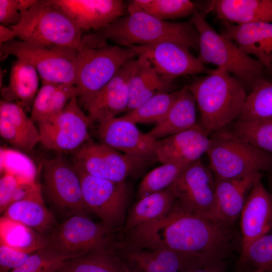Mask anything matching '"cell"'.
<instances>
[{
	"label": "cell",
	"mask_w": 272,
	"mask_h": 272,
	"mask_svg": "<svg viewBox=\"0 0 272 272\" xmlns=\"http://www.w3.org/2000/svg\"><path fill=\"white\" fill-rule=\"evenodd\" d=\"M191 20L199 36L197 57L203 64H214L217 69L234 74L245 87L251 89L257 80L263 78L264 65L234 42L217 33L197 10Z\"/></svg>",
	"instance_id": "obj_6"
},
{
	"label": "cell",
	"mask_w": 272,
	"mask_h": 272,
	"mask_svg": "<svg viewBox=\"0 0 272 272\" xmlns=\"http://www.w3.org/2000/svg\"><path fill=\"white\" fill-rule=\"evenodd\" d=\"M221 34L247 54L255 56L267 71L272 65V23L236 25L222 22Z\"/></svg>",
	"instance_id": "obj_22"
},
{
	"label": "cell",
	"mask_w": 272,
	"mask_h": 272,
	"mask_svg": "<svg viewBox=\"0 0 272 272\" xmlns=\"http://www.w3.org/2000/svg\"><path fill=\"white\" fill-rule=\"evenodd\" d=\"M97 39L129 47L169 41L198 50L199 36L191 20L182 23L159 20L142 11L128 13L97 31Z\"/></svg>",
	"instance_id": "obj_3"
},
{
	"label": "cell",
	"mask_w": 272,
	"mask_h": 272,
	"mask_svg": "<svg viewBox=\"0 0 272 272\" xmlns=\"http://www.w3.org/2000/svg\"><path fill=\"white\" fill-rule=\"evenodd\" d=\"M91 123L79 107L78 98L74 97L56 116L37 123L40 143L48 150L74 152L91 140Z\"/></svg>",
	"instance_id": "obj_11"
},
{
	"label": "cell",
	"mask_w": 272,
	"mask_h": 272,
	"mask_svg": "<svg viewBox=\"0 0 272 272\" xmlns=\"http://www.w3.org/2000/svg\"><path fill=\"white\" fill-rule=\"evenodd\" d=\"M45 190L58 207L74 214L89 212L83 196L81 179L75 165L58 155L43 162Z\"/></svg>",
	"instance_id": "obj_14"
},
{
	"label": "cell",
	"mask_w": 272,
	"mask_h": 272,
	"mask_svg": "<svg viewBox=\"0 0 272 272\" xmlns=\"http://www.w3.org/2000/svg\"><path fill=\"white\" fill-rule=\"evenodd\" d=\"M128 232L133 243L208 261H222L232 239L230 225L190 211L177 200L166 214Z\"/></svg>",
	"instance_id": "obj_1"
},
{
	"label": "cell",
	"mask_w": 272,
	"mask_h": 272,
	"mask_svg": "<svg viewBox=\"0 0 272 272\" xmlns=\"http://www.w3.org/2000/svg\"><path fill=\"white\" fill-rule=\"evenodd\" d=\"M169 188L186 209L213 219L215 177L200 159L188 166Z\"/></svg>",
	"instance_id": "obj_16"
},
{
	"label": "cell",
	"mask_w": 272,
	"mask_h": 272,
	"mask_svg": "<svg viewBox=\"0 0 272 272\" xmlns=\"http://www.w3.org/2000/svg\"><path fill=\"white\" fill-rule=\"evenodd\" d=\"M191 164L167 163L151 171L139 185V199L150 193L169 188Z\"/></svg>",
	"instance_id": "obj_37"
},
{
	"label": "cell",
	"mask_w": 272,
	"mask_h": 272,
	"mask_svg": "<svg viewBox=\"0 0 272 272\" xmlns=\"http://www.w3.org/2000/svg\"><path fill=\"white\" fill-rule=\"evenodd\" d=\"M172 87L173 81L159 75L144 56H138L136 67L129 82V100L126 112L156 94L169 92Z\"/></svg>",
	"instance_id": "obj_28"
},
{
	"label": "cell",
	"mask_w": 272,
	"mask_h": 272,
	"mask_svg": "<svg viewBox=\"0 0 272 272\" xmlns=\"http://www.w3.org/2000/svg\"><path fill=\"white\" fill-rule=\"evenodd\" d=\"M176 200L169 188L139 198L130 207L127 213L125 230L128 232L141 225L162 217L172 209Z\"/></svg>",
	"instance_id": "obj_31"
},
{
	"label": "cell",
	"mask_w": 272,
	"mask_h": 272,
	"mask_svg": "<svg viewBox=\"0 0 272 272\" xmlns=\"http://www.w3.org/2000/svg\"><path fill=\"white\" fill-rule=\"evenodd\" d=\"M21 181L15 176L3 173L0 179V211L4 213L12 203L15 192Z\"/></svg>",
	"instance_id": "obj_43"
},
{
	"label": "cell",
	"mask_w": 272,
	"mask_h": 272,
	"mask_svg": "<svg viewBox=\"0 0 272 272\" xmlns=\"http://www.w3.org/2000/svg\"><path fill=\"white\" fill-rule=\"evenodd\" d=\"M66 260L47 246L31 254L23 263L10 272H54Z\"/></svg>",
	"instance_id": "obj_41"
},
{
	"label": "cell",
	"mask_w": 272,
	"mask_h": 272,
	"mask_svg": "<svg viewBox=\"0 0 272 272\" xmlns=\"http://www.w3.org/2000/svg\"><path fill=\"white\" fill-rule=\"evenodd\" d=\"M252 272H262V271L258 270H253Z\"/></svg>",
	"instance_id": "obj_50"
},
{
	"label": "cell",
	"mask_w": 272,
	"mask_h": 272,
	"mask_svg": "<svg viewBox=\"0 0 272 272\" xmlns=\"http://www.w3.org/2000/svg\"><path fill=\"white\" fill-rule=\"evenodd\" d=\"M241 260L254 270L272 272V233L252 242L241 254Z\"/></svg>",
	"instance_id": "obj_40"
},
{
	"label": "cell",
	"mask_w": 272,
	"mask_h": 272,
	"mask_svg": "<svg viewBox=\"0 0 272 272\" xmlns=\"http://www.w3.org/2000/svg\"><path fill=\"white\" fill-rule=\"evenodd\" d=\"M262 176L254 172L233 179H215L213 219L231 225L240 216L247 195L255 180Z\"/></svg>",
	"instance_id": "obj_23"
},
{
	"label": "cell",
	"mask_w": 272,
	"mask_h": 272,
	"mask_svg": "<svg viewBox=\"0 0 272 272\" xmlns=\"http://www.w3.org/2000/svg\"><path fill=\"white\" fill-rule=\"evenodd\" d=\"M36 1L37 0H16L17 8L21 15L26 12Z\"/></svg>",
	"instance_id": "obj_47"
},
{
	"label": "cell",
	"mask_w": 272,
	"mask_h": 272,
	"mask_svg": "<svg viewBox=\"0 0 272 272\" xmlns=\"http://www.w3.org/2000/svg\"><path fill=\"white\" fill-rule=\"evenodd\" d=\"M268 182L270 187V190L272 191V171L268 173Z\"/></svg>",
	"instance_id": "obj_48"
},
{
	"label": "cell",
	"mask_w": 272,
	"mask_h": 272,
	"mask_svg": "<svg viewBox=\"0 0 272 272\" xmlns=\"http://www.w3.org/2000/svg\"><path fill=\"white\" fill-rule=\"evenodd\" d=\"M207 10L222 22L233 24L272 23V0H212Z\"/></svg>",
	"instance_id": "obj_25"
},
{
	"label": "cell",
	"mask_w": 272,
	"mask_h": 272,
	"mask_svg": "<svg viewBox=\"0 0 272 272\" xmlns=\"http://www.w3.org/2000/svg\"><path fill=\"white\" fill-rule=\"evenodd\" d=\"M113 248L128 272H185L207 261L167 248L127 241H115Z\"/></svg>",
	"instance_id": "obj_13"
},
{
	"label": "cell",
	"mask_w": 272,
	"mask_h": 272,
	"mask_svg": "<svg viewBox=\"0 0 272 272\" xmlns=\"http://www.w3.org/2000/svg\"><path fill=\"white\" fill-rule=\"evenodd\" d=\"M1 171L15 176L22 182L35 181L34 164L26 155L16 150L1 149Z\"/></svg>",
	"instance_id": "obj_39"
},
{
	"label": "cell",
	"mask_w": 272,
	"mask_h": 272,
	"mask_svg": "<svg viewBox=\"0 0 272 272\" xmlns=\"http://www.w3.org/2000/svg\"><path fill=\"white\" fill-rule=\"evenodd\" d=\"M178 94V91L156 94L121 117L135 124L150 123L156 124L165 117Z\"/></svg>",
	"instance_id": "obj_36"
},
{
	"label": "cell",
	"mask_w": 272,
	"mask_h": 272,
	"mask_svg": "<svg viewBox=\"0 0 272 272\" xmlns=\"http://www.w3.org/2000/svg\"><path fill=\"white\" fill-rule=\"evenodd\" d=\"M81 91L75 85L42 82L34 101L30 117L35 123L49 120L60 113Z\"/></svg>",
	"instance_id": "obj_29"
},
{
	"label": "cell",
	"mask_w": 272,
	"mask_h": 272,
	"mask_svg": "<svg viewBox=\"0 0 272 272\" xmlns=\"http://www.w3.org/2000/svg\"><path fill=\"white\" fill-rule=\"evenodd\" d=\"M75 165L86 173L115 182L136 175L148 163L90 140L74 152Z\"/></svg>",
	"instance_id": "obj_12"
},
{
	"label": "cell",
	"mask_w": 272,
	"mask_h": 272,
	"mask_svg": "<svg viewBox=\"0 0 272 272\" xmlns=\"http://www.w3.org/2000/svg\"><path fill=\"white\" fill-rule=\"evenodd\" d=\"M196 104L188 86L178 95L165 117L148 133L155 140L188 129L197 124Z\"/></svg>",
	"instance_id": "obj_26"
},
{
	"label": "cell",
	"mask_w": 272,
	"mask_h": 272,
	"mask_svg": "<svg viewBox=\"0 0 272 272\" xmlns=\"http://www.w3.org/2000/svg\"><path fill=\"white\" fill-rule=\"evenodd\" d=\"M196 10L189 0H133L127 6L128 13L142 11L162 21L187 17Z\"/></svg>",
	"instance_id": "obj_34"
},
{
	"label": "cell",
	"mask_w": 272,
	"mask_h": 272,
	"mask_svg": "<svg viewBox=\"0 0 272 272\" xmlns=\"http://www.w3.org/2000/svg\"><path fill=\"white\" fill-rule=\"evenodd\" d=\"M31 254L1 244L0 272L12 271L23 263Z\"/></svg>",
	"instance_id": "obj_42"
},
{
	"label": "cell",
	"mask_w": 272,
	"mask_h": 272,
	"mask_svg": "<svg viewBox=\"0 0 272 272\" xmlns=\"http://www.w3.org/2000/svg\"><path fill=\"white\" fill-rule=\"evenodd\" d=\"M82 30H99L123 16L120 0H51Z\"/></svg>",
	"instance_id": "obj_21"
},
{
	"label": "cell",
	"mask_w": 272,
	"mask_h": 272,
	"mask_svg": "<svg viewBox=\"0 0 272 272\" xmlns=\"http://www.w3.org/2000/svg\"><path fill=\"white\" fill-rule=\"evenodd\" d=\"M75 166L80 177L83 196L89 212L113 229L124 221L129 198L125 181L115 182L91 175Z\"/></svg>",
	"instance_id": "obj_10"
},
{
	"label": "cell",
	"mask_w": 272,
	"mask_h": 272,
	"mask_svg": "<svg viewBox=\"0 0 272 272\" xmlns=\"http://www.w3.org/2000/svg\"><path fill=\"white\" fill-rule=\"evenodd\" d=\"M3 216L45 235L57 224L53 214L44 205L41 189L29 197L11 204Z\"/></svg>",
	"instance_id": "obj_30"
},
{
	"label": "cell",
	"mask_w": 272,
	"mask_h": 272,
	"mask_svg": "<svg viewBox=\"0 0 272 272\" xmlns=\"http://www.w3.org/2000/svg\"><path fill=\"white\" fill-rule=\"evenodd\" d=\"M16 37V32L10 26L0 25V45L14 40Z\"/></svg>",
	"instance_id": "obj_46"
},
{
	"label": "cell",
	"mask_w": 272,
	"mask_h": 272,
	"mask_svg": "<svg viewBox=\"0 0 272 272\" xmlns=\"http://www.w3.org/2000/svg\"><path fill=\"white\" fill-rule=\"evenodd\" d=\"M185 272H222L221 261L204 262L195 266Z\"/></svg>",
	"instance_id": "obj_45"
},
{
	"label": "cell",
	"mask_w": 272,
	"mask_h": 272,
	"mask_svg": "<svg viewBox=\"0 0 272 272\" xmlns=\"http://www.w3.org/2000/svg\"><path fill=\"white\" fill-rule=\"evenodd\" d=\"M261 179L255 180L240 214L241 253L254 241L272 233V191Z\"/></svg>",
	"instance_id": "obj_19"
},
{
	"label": "cell",
	"mask_w": 272,
	"mask_h": 272,
	"mask_svg": "<svg viewBox=\"0 0 272 272\" xmlns=\"http://www.w3.org/2000/svg\"><path fill=\"white\" fill-rule=\"evenodd\" d=\"M10 27L27 42L77 49L83 44L82 30L51 0H37L20 22Z\"/></svg>",
	"instance_id": "obj_5"
},
{
	"label": "cell",
	"mask_w": 272,
	"mask_h": 272,
	"mask_svg": "<svg viewBox=\"0 0 272 272\" xmlns=\"http://www.w3.org/2000/svg\"><path fill=\"white\" fill-rule=\"evenodd\" d=\"M206 153L215 179L237 178L254 172L272 171V154L225 129L210 134Z\"/></svg>",
	"instance_id": "obj_4"
},
{
	"label": "cell",
	"mask_w": 272,
	"mask_h": 272,
	"mask_svg": "<svg viewBox=\"0 0 272 272\" xmlns=\"http://www.w3.org/2000/svg\"><path fill=\"white\" fill-rule=\"evenodd\" d=\"M210 134L200 123L192 127L157 141L156 157L162 164H191L206 153Z\"/></svg>",
	"instance_id": "obj_20"
},
{
	"label": "cell",
	"mask_w": 272,
	"mask_h": 272,
	"mask_svg": "<svg viewBox=\"0 0 272 272\" xmlns=\"http://www.w3.org/2000/svg\"><path fill=\"white\" fill-rule=\"evenodd\" d=\"M138 56L131 47L111 45L106 41L83 43L75 62V85L80 101L99 91L129 60Z\"/></svg>",
	"instance_id": "obj_7"
},
{
	"label": "cell",
	"mask_w": 272,
	"mask_h": 272,
	"mask_svg": "<svg viewBox=\"0 0 272 272\" xmlns=\"http://www.w3.org/2000/svg\"><path fill=\"white\" fill-rule=\"evenodd\" d=\"M188 86L200 113V123L210 134L239 119L247 95L237 78L217 69Z\"/></svg>",
	"instance_id": "obj_2"
},
{
	"label": "cell",
	"mask_w": 272,
	"mask_h": 272,
	"mask_svg": "<svg viewBox=\"0 0 272 272\" xmlns=\"http://www.w3.org/2000/svg\"><path fill=\"white\" fill-rule=\"evenodd\" d=\"M0 241L1 244L28 254L48 246L47 236L3 216L0 220Z\"/></svg>",
	"instance_id": "obj_33"
},
{
	"label": "cell",
	"mask_w": 272,
	"mask_h": 272,
	"mask_svg": "<svg viewBox=\"0 0 272 272\" xmlns=\"http://www.w3.org/2000/svg\"><path fill=\"white\" fill-rule=\"evenodd\" d=\"M129 47L137 56H144L159 75L171 81L182 76L210 74L214 70L206 67L190 52L189 48L175 42L165 41Z\"/></svg>",
	"instance_id": "obj_15"
},
{
	"label": "cell",
	"mask_w": 272,
	"mask_h": 272,
	"mask_svg": "<svg viewBox=\"0 0 272 272\" xmlns=\"http://www.w3.org/2000/svg\"><path fill=\"white\" fill-rule=\"evenodd\" d=\"M272 118V82L262 78L257 80L246 99L237 121L247 122Z\"/></svg>",
	"instance_id": "obj_35"
},
{
	"label": "cell",
	"mask_w": 272,
	"mask_h": 272,
	"mask_svg": "<svg viewBox=\"0 0 272 272\" xmlns=\"http://www.w3.org/2000/svg\"><path fill=\"white\" fill-rule=\"evenodd\" d=\"M136 65L137 58L129 60L99 91L80 101L92 123H100L126 112L129 100V82Z\"/></svg>",
	"instance_id": "obj_17"
},
{
	"label": "cell",
	"mask_w": 272,
	"mask_h": 272,
	"mask_svg": "<svg viewBox=\"0 0 272 272\" xmlns=\"http://www.w3.org/2000/svg\"><path fill=\"white\" fill-rule=\"evenodd\" d=\"M112 245L66 260L54 272H128Z\"/></svg>",
	"instance_id": "obj_32"
},
{
	"label": "cell",
	"mask_w": 272,
	"mask_h": 272,
	"mask_svg": "<svg viewBox=\"0 0 272 272\" xmlns=\"http://www.w3.org/2000/svg\"><path fill=\"white\" fill-rule=\"evenodd\" d=\"M256 148L272 154V118L234 122L232 130Z\"/></svg>",
	"instance_id": "obj_38"
},
{
	"label": "cell",
	"mask_w": 272,
	"mask_h": 272,
	"mask_svg": "<svg viewBox=\"0 0 272 272\" xmlns=\"http://www.w3.org/2000/svg\"><path fill=\"white\" fill-rule=\"evenodd\" d=\"M22 15L17 8L16 0H0V24L13 26L21 21Z\"/></svg>",
	"instance_id": "obj_44"
},
{
	"label": "cell",
	"mask_w": 272,
	"mask_h": 272,
	"mask_svg": "<svg viewBox=\"0 0 272 272\" xmlns=\"http://www.w3.org/2000/svg\"><path fill=\"white\" fill-rule=\"evenodd\" d=\"M38 86V73L35 67L26 59L17 58L12 65L8 85L1 89V96L4 100L31 110Z\"/></svg>",
	"instance_id": "obj_27"
},
{
	"label": "cell",
	"mask_w": 272,
	"mask_h": 272,
	"mask_svg": "<svg viewBox=\"0 0 272 272\" xmlns=\"http://www.w3.org/2000/svg\"><path fill=\"white\" fill-rule=\"evenodd\" d=\"M114 230L102 222H94L86 215H72L57 224L47 235L48 246L71 259L110 245Z\"/></svg>",
	"instance_id": "obj_9"
},
{
	"label": "cell",
	"mask_w": 272,
	"mask_h": 272,
	"mask_svg": "<svg viewBox=\"0 0 272 272\" xmlns=\"http://www.w3.org/2000/svg\"><path fill=\"white\" fill-rule=\"evenodd\" d=\"M97 133L101 143L127 156L147 163L157 160V140L121 117L99 123Z\"/></svg>",
	"instance_id": "obj_18"
},
{
	"label": "cell",
	"mask_w": 272,
	"mask_h": 272,
	"mask_svg": "<svg viewBox=\"0 0 272 272\" xmlns=\"http://www.w3.org/2000/svg\"><path fill=\"white\" fill-rule=\"evenodd\" d=\"M0 134L10 145L30 151L40 143L38 127L18 104L0 101Z\"/></svg>",
	"instance_id": "obj_24"
},
{
	"label": "cell",
	"mask_w": 272,
	"mask_h": 272,
	"mask_svg": "<svg viewBox=\"0 0 272 272\" xmlns=\"http://www.w3.org/2000/svg\"><path fill=\"white\" fill-rule=\"evenodd\" d=\"M267 71H269L270 73V74L272 75V65Z\"/></svg>",
	"instance_id": "obj_49"
},
{
	"label": "cell",
	"mask_w": 272,
	"mask_h": 272,
	"mask_svg": "<svg viewBox=\"0 0 272 272\" xmlns=\"http://www.w3.org/2000/svg\"><path fill=\"white\" fill-rule=\"evenodd\" d=\"M78 49L12 40L0 45L2 56L12 55L29 61L42 82L75 85Z\"/></svg>",
	"instance_id": "obj_8"
}]
</instances>
